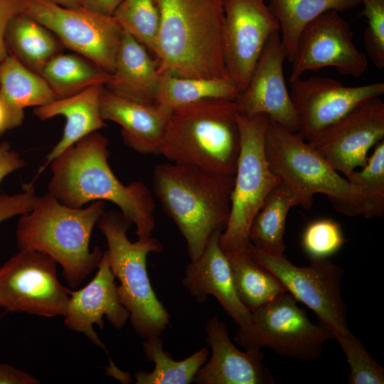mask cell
<instances>
[{
	"instance_id": "6da1fadb",
	"label": "cell",
	"mask_w": 384,
	"mask_h": 384,
	"mask_svg": "<svg viewBox=\"0 0 384 384\" xmlns=\"http://www.w3.org/2000/svg\"><path fill=\"white\" fill-rule=\"evenodd\" d=\"M108 158L107 139L97 132L87 135L50 162L48 192L71 208L110 201L135 225L138 239L151 237L156 223L150 190L138 181L124 185L113 173Z\"/></svg>"
},
{
	"instance_id": "7a4b0ae2",
	"label": "cell",
	"mask_w": 384,
	"mask_h": 384,
	"mask_svg": "<svg viewBox=\"0 0 384 384\" xmlns=\"http://www.w3.org/2000/svg\"><path fill=\"white\" fill-rule=\"evenodd\" d=\"M154 1L159 14L155 55L159 73L230 79L224 57L223 0Z\"/></svg>"
},
{
	"instance_id": "3957f363",
	"label": "cell",
	"mask_w": 384,
	"mask_h": 384,
	"mask_svg": "<svg viewBox=\"0 0 384 384\" xmlns=\"http://www.w3.org/2000/svg\"><path fill=\"white\" fill-rule=\"evenodd\" d=\"M102 201L85 208L65 206L48 191L37 196L32 209L20 215L16 238L19 250H33L52 257L71 288L78 287L97 268L103 252L91 250L90 238L105 210Z\"/></svg>"
},
{
	"instance_id": "277c9868",
	"label": "cell",
	"mask_w": 384,
	"mask_h": 384,
	"mask_svg": "<svg viewBox=\"0 0 384 384\" xmlns=\"http://www.w3.org/2000/svg\"><path fill=\"white\" fill-rule=\"evenodd\" d=\"M235 175H223L176 163L158 164L154 193L184 238L191 260L203 251L211 235L228 223Z\"/></svg>"
},
{
	"instance_id": "5b68a950",
	"label": "cell",
	"mask_w": 384,
	"mask_h": 384,
	"mask_svg": "<svg viewBox=\"0 0 384 384\" xmlns=\"http://www.w3.org/2000/svg\"><path fill=\"white\" fill-rule=\"evenodd\" d=\"M240 149L234 100L208 99L172 110L160 154L174 163L235 175Z\"/></svg>"
},
{
	"instance_id": "8992f818",
	"label": "cell",
	"mask_w": 384,
	"mask_h": 384,
	"mask_svg": "<svg viewBox=\"0 0 384 384\" xmlns=\"http://www.w3.org/2000/svg\"><path fill=\"white\" fill-rule=\"evenodd\" d=\"M132 223L119 210H105L97 226L105 236L111 270L119 284L117 293L129 313L134 332L142 338L160 336L170 324V315L151 286L146 258L164 247L155 238L131 242L127 231Z\"/></svg>"
},
{
	"instance_id": "52a82bcc",
	"label": "cell",
	"mask_w": 384,
	"mask_h": 384,
	"mask_svg": "<svg viewBox=\"0 0 384 384\" xmlns=\"http://www.w3.org/2000/svg\"><path fill=\"white\" fill-rule=\"evenodd\" d=\"M266 157L272 171L309 208L314 196L326 195L346 215H359L357 198L346 178L340 175L299 133L269 119L265 137Z\"/></svg>"
},
{
	"instance_id": "ba28073f",
	"label": "cell",
	"mask_w": 384,
	"mask_h": 384,
	"mask_svg": "<svg viewBox=\"0 0 384 384\" xmlns=\"http://www.w3.org/2000/svg\"><path fill=\"white\" fill-rule=\"evenodd\" d=\"M269 118L238 113L240 149L231 194L228 223L219 236L225 252L248 246L252 220L268 194L281 179L268 164L265 137Z\"/></svg>"
},
{
	"instance_id": "9c48e42d",
	"label": "cell",
	"mask_w": 384,
	"mask_h": 384,
	"mask_svg": "<svg viewBox=\"0 0 384 384\" xmlns=\"http://www.w3.org/2000/svg\"><path fill=\"white\" fill-rule=\"evenodd\" d=\"M247 325L239 327L235 341L245 350L272 349L302 361L317 359L324 342L334 339L321 324L316 325L287 292L251 312Z\"/></svg>"
},
{
	"instance_id": "30bf717a",
	"label": "cell",
	"mask_w": 384,
	"mask_h": 384,
	"mask_svg": "<svg viewBox=\"0 0 384 384\" xmlns=\"http://www.w3.org/2000/svg\"><path fill=\"white\" fill-rule=\"evenodd\" d=\"M249 247L256 260L270 270L297 302L311 309L320 324L335 340L352 334L341 297L344 271L329 259H312L309 266H297L284 255H274Z\"/></svg>"
},
{
	"instance_id": "8fae6325",
	"label": "cell",
	"mask_w": 384,
	"mask_h": 384,
	"mask_svg": "<svg viewBox=\"0 0 384 384\" xmlns=\"http://www.w3.org/2000/svg\"><path fill=\"white\" fill-rule=\"evenodd\" d=\"M22 13L50 31L63 47L112 73L123 30L112 16L51 0H23Z\"/></svg>"
},
{
	"instance_id": "7c38bea8",
	"label": "cell",
	"mask_w": 384,
	"mask_h": 384,
	"mask_svg": "<svg viewBox=\"0 0 384 384\" xmlns=\"http://www.w3.org/2000/svg\"><path fill=\"white\" fill-rule=\"evenodd\" d=\"M57 262L33 250H19L0 267V309L47 318L63 315L71 289L57 274Z\"/></svg>"
},
{
	"instance_id": "4fadbf2b",
	"label": "cell",
	"mask_w": 384,
	"mask_h": 384,
	"mask_svg": "<svg viewBox=\"0 0 384 384\" xmlns=\"http://www.w3.org/2000/svg\"><path fill=\"white\" fill-rule=\"evenodd\" d=\"M349 23L336 11L311 21L299 36L289 81L310 70L331 67L341 75L358 78L368 68L367 55L354 45Z\"/></svg>"
},
{
	"instance_id": "5bb4252c",
	"label": "cell",
	"mask_w": 384,
	"mask_h": 384,
	"mask_svg": "<svg viewBox=\"0 0 384 384\" xmlns=\"http://www.w3.org/2000/svg\"><path fill=\"white\" fill-rule=\"evenodd\" d=\"M299 133L306 142L366 102L384 93L383 82L345 86L336 80L315 76L289 82Z\"/></svg>"
},
{
	"instance_id": "9a60e30c",
	"label": "cell",
	"mask_w": 384,
	"mask_h": 384,
	"mask_svg": "<svg viewBox=\"0 0 384 384\" xmlns=\"http://www.w3.org/2000/svg\"><path fill=\"white\" fill-rule=\"evenodd\" d=\"M267 1L223 0L225 63L239 92L247 86L267 39L279 31Z\"/></svg>"
},
{
	"instance_id": "2e32d148",
	"label": "cell",
	"mask_w": 384,
	"mask_h": 384,
	"mask_svg": "<svg viewBox=\"0 0 384 384\" xmlns=\"http://www.w3.org/2000/svg\"><path fill=\"white\" fill-rule=\"evenodd\" d=\"M384 137V103L380 97L361 105L307 142L347 177L363 166L369 150Z\"/></svg>"
},
{
	"instance_id": "e0dca14e",
	"label": "cell",
	"mask_w": 384,
	"mask_h": 384,
	"mask_svg": "<svg viewBox=\"0 0 384 384\" xmlns=\"http://www.w3.org/2000/svg\"><path fill=\"white\" fill-rule=\"evenodd\" d=\"M285 60L279 31H276L267 39L247 86L234 102L240 114H265L289 131L297 132V117L284 80Z\"/></svg>"
},
{
	"instance_id": "ac0fdd59",
	"label": "cell",
	"mask_w": 384,
	"mask_h": 384,
	"mask_svg": "<svg viewBox=\"0 0 384 384\" xmlns=\"http://www.w3.org/2000/svg\"><path fill=\"white\" fill-rule=\"evenodd\" d=\"M97 269L88 284L77 291L71 290L63 323L69 329L83 334L92 343L106 350L94 326L103 329V317L106 316L114 327L121 329L129 319V313L119 297L106 250Z\"/></svg>"
},
{
	"instance_id": "d6986e66",
	"label": "cell",
	"mask_w": 384,
	"mask_h": 384,
	"mask_svg": "<svg viewBox=\"0 0 384 384\" xmlns=\"http://www.w3.org/2000/svg\"><path fill=\"white\" fill-rule=\"evenodd\" d=\"M210 360L198 370V384H272L274 378L262 363L261 350L240 351L232 342L225 325L213 316L206 325Z\"/></svg>"
},
{
	"instance_id": "ffe728a7",
	"label": "cell",
	"mask_w": 384,
	"mask_h": 384,
	"mask_svg": "<svg viewBox=\"0 0 384 384\" xmlns=\"http://www.w3.org/2000/svg\"><path fill=\"white\" fill-rule=\"evenodd\" d=\"M221 232L213 233L202 253L187 265L181 282L199 303L209 295L215 297L239 327H243L252 313L237 294L228 258L219 243Z\"/></svg>"
},
{
	"instance_id": "44dd1931",
	"label": "cell",
	"mask_w": 384,
	"mask_h": 384,
	"mask_svg": "<svg viewBox=\"0 0 384 384\" xmlns=\"http://www.w3.org/2000/svg\"><path fill=\"white\" fill-rule=\"evenodd\" d=\"M102 119L122 127L124 143L143 154H160V146L171 110L119 96L105 87L101 95Z\"/></svg>"
},
{
	"instance_id": "7402d4cb",
	"label": "cell",
	"mask_w": 384,
	"mask_h": 384,
	"mask_svg": "<svg viewBox=\"0 0 384 384\" xmlns=\"http://www.w3.org/2000/svg\"><path fill=\"white\" fill-rule=\"evenodd\" d=\"M104 85L90 86L70 97L35 107L33 114L44 121L58 115L65 118L62 137L46 156L38 174L62 152L87 135L106 127L100 112Z\"/></svg>"
},
{
	"instance_id": "603a6c76",
	"label": "cell",
	"mask_w": 384,
	"mask_h": 384,
	"mask_svg": "<svg viewBox=\"0 0 384 384\" xmlns=\"http://www.w3.org/2000/svg\"><path fill=\"white\" fill-rule=\"evenodd\" d=\"M160 74L156 59L133 36L123 31L115 65L105 87L134 101L154 104Z\"/></svg>"
},
{
	"instance_id": "cb8c5ba5",
	"label": "cell",
	"mask_w": 384,
	"mask_h": 384,
	"mask_svg": "<svg viewBox=\"0 0 384 384\" xmlns=\"http://www.w3.org/2000/svg\"><path fill=\"white\" fill-rule=\"evenodd\" d=\"M0 99L19 127L24 109L56 100L45 79L8 53L0 63Z\"/></svg>"
},
{
	"instance_id": "d4e9b609",
	"label": "cell",
	"mask_w": 384,
	"mask_h": 384,
	"mask_svg": "<svg viewBox=\"0 0 384 384\" xmlns=\"http://www.w3.org/2000/svg\"><path fill=\"white\" fill-rule=\"evenodd\" d=\"M5 43L8 53L40 75L45 65L64 48L50 31L23 13L9 22Z\"/></svg>"
},
{
	"instance_id": "484cf974",
	"label": "cell",
	"mask_w": 384,
	"mask_h": 384,
	"mask_svg": "<svg viewBox=\"0 0 384 384\" xmlns=\"http://www.w3.org/2000/svg\"><path fill=\"white\" fill-rule=\"evenodd\" d=\"M301 206L299 197L285 182L268 194L250 225L248 240L256 249L274 255H284V236L290 209Z\"/></svg>"
},
{
	"instance_id": "4316f807",
	"label": "cell",
	"mask_w": 384,
	"mask_h": 384,
	"mask_svg": "<svg viewBox=\"0 0 384 384\" xmlns=\"http://www.w3.org/2000/svg\"><path fill=\"white\" fill-rule=\"evenodd\" d=\"M225 254L237 294L250 312L287 292L279 280L256 260L249 245Z\"/></svg>"
},
{
	"instance_id": "83f0119b",
	"label": "cell",
	"mask_w": 384,
	"mask_h": 384,
	"mask_svg": "<svg viewBox=\"0 0 384 384\" xmlns=\"http://www.w3.org/2000/svg\"><path fill=\"white\" fill-rule=\"evenodd\" d=\"M358 5L359 0H268L279 23L286 59L292 63L302 31L321 14L332 10L341 12Z\"/></svg>"
},
{
	"instance_id": "f1b7e54d",
	"label": "cell",
	"mask_w": 384,
	"mask_h": 384,
	"mask_svg": "<svg viewBox=\"0 0 384 384\" xmlns=\"http://www.w3.org/2000/svg\"><path fill=\"white\" fill-rule=\"evenodd\" d=\"M110 75L82 55L62 53L53 57L41 73L57 99L74 95L92 85H105Z\"/></svg>"
},
{
	"instance_id": "f546056e",
	"label": "cell",
	"mask_w": 384,
	"mask_h": 384,
	"mask_svg": "<svg viewBox=\"0 0 384 384\" xmlns=\"http://www.w3.org/2000/svg\"><path fill=\"white\" fill-rule=\"evenodd\" d=\"M239 94L228 78H181L161 74L155 104L170 110L208 99L235 100Z\"/></svg>"
},
{
	"instance_id": "4dcf8cb0",
	"label": "cell",
	"mask_w": 384,
	"mask_h": 384,
	"mask_svg": "<svg viewBox=\"0 0 384 384\" xmlns=\"http://www.w3.org/2000/svg\"><path fill=\"white\" fill-rule=\"evenodd\" d=\"M142 347L146 360L154 363V368L151 372H137L134 375L137 384L191 383L194 382L198 370L208 357V349L202 347L183 360L176 361L163 349L160 336L145 339Z\"/></svg>"
},
{
	"instance_id": "1f68e13d",
	"label": "cell",
	"mask_w": 384,
	"mask_h": 384,
	"mask_svg": "<svg viewBox=\"0 0 384 384\" xmlns=\"http://www.w3.org/2000/svg\"><path fill=\"white\" fill-rule=\"evenodd\" d=\"M355 193L359 215L366 218L384 214V142H378L365 164L346 177Z\"/></svg>"
},
{
	"instance_id": "d6a6232c",
	"label": "cell",
	"mask_w": 384,
	"mask_h": 384,
	"mask_svg": "<svg viewBox=\"0 0 384 384\" xmlns=\"http://www.w3.org/2000/svg\"><path fill=\"white\" fill-rule=\"evenodd\" d=\"M112 16L123 31L156 55L159 14L154 0H122Z\"/></svg>"
},
{
	"instance_id": "836d02e7",
	"label": "cell",
	"mask_w": 384,
	"mask_h": 384,
	"mask_svg": "<svg viewBox=\"0 0 384 384\" xmlns=\"http://www.w3.org/2000/svg\"><path fill=\"white\" fill-rule=\"evenodd\" d=\"M344 242L340 225L331 218L310 222L302 237V248L311 260L329 259L342 247Z\"/></svg>"
},
{
	"instance_id": "e575fe53",
	"label": "cell",
	"mask_w": 384,
	"mask_h": 384,
	"mask_svg": "<svg viewBox=\"0 0 384 384\" xmlns=\"http://www.w3.org/2000/svg\"><path fill=\"white\" fill-rule=\"evenodd\" d=\"M339 343L350 366L351 384H383L384 368L378 364L363 343L352 334L338 337Z\"/></svg>"
},
{
	"instance_id": "d590c367",
	"label": "cell",
	"mask_w": 384,
	"mask_h": 384,
	"mask_svg": "<svg viewBox=\"0 0 384 384\" xmlns=\"http://www.w3.org/2000/svg\"><path fill=\"white\" fill-rule=\"evenodd\" d=\"M360 16L366 19L363 42L368 55L378 69L384 68V0H359Z\"/></svg>"
},
{
	"instance_id": "8d00e7d4",
	"label": "cell",
	"mask_w": 384,
	"mask_h": 384,
	"mask_svg": "<svg viewBox=\"0 0 384 384\" xmlns=\"http://www.w3.org/2000/svg\"><path fill=\"white\" fill-rule=\"evenodd\" d=\"M37 196L32 183L25 185L20 193L0 194V223L30 211Z\"/></svg>"
},
{
	"instance_id": "74e56055",
	"label": "cell",
	"mask_w": 384,
	"mask_h": 384,
	"mask_svg": "<svg viewBox=\"0 0 384 384\" xmlns=\"http://www.w3.org/2000/svg\"><path fill=\"white\" fill-rule=\"evenodd\" d=\"M23 0H0V63L8 55L5 36L8 25L16 15L22 13Z\"/></svg>"
},
{
	"instance_id": "f35d334b",
	"label": "cell",
	"mask_w": 384,
	"mask_h": 384,
	"mask_svg": "<svg viewBox=\"0 0 384 384\" xmlns=\"http://www.w3.org/2000/svg\"><path fill=\"white\" fill-rule=\"evenodd\" d=\"M25 164L19 152L13 149L9 142L0 143V183L7 176Z\"/></svg>"
},
{
	"instance_id": "ab89813d",
	"label": "cell",
	"mask_w": 384,
	"mask_h": 384,
	"mask_svg": "<svg viewBox=\"0 0 384 384\" xmlns=\"http://www.w3.org/2000/svg\"><path fill=\"white\" fill-rule=\"evenodd\" d=\"M40 381L26 371L9 364L0 363V384H38Z\"/></svg>"
},
{
	"instance_id": "60d3db41",
	"label": "cell",
	"mask_w": 384,
	"mask_h": 384,
	"mask_svg": "<svg viewBox=\"0 0 384 384\" xmlns=\"http://www.w3.org/2000/svg\"><path fill=\"white\" fill-rule=\"evenodd\" d=\"M80 6L97 13L112 16L122 0H78Z\"/></svg>"
},
{
	"instance_id": "b9f144b4",
	"label": "cell",
	"mask_w": 384,
	"mask_h": 384,
	"mask_svg": "<svg viewBox=\"0 0 384 384\" xmlns=\"http://www.w3.org/2000/svg\"><path fill=\"white\" fill-rule=\"evenodd\" d=\"M18 127L11 114L0 99V135L6 131Z\"/></svg>"
},
{
	"instance_id": "7bdbcfd3",
	"label": "cell",
	"mask_w": 384,
	"mask_h": 384,
	"mask_svg": "<svg viewBox=\"0 0 384 384\" xmlns=\"http://www.w3.org/2000/svg\"><path fill=\"white\" fill-rule=\"evenodd\" d=\"M55 3L67 8H78L80 4L78 0H51Z\"/></svg>"
}]
</instances>
